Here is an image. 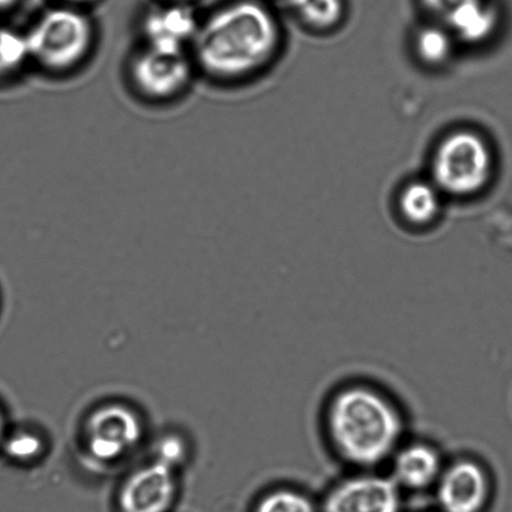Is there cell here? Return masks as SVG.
Returning a JSON list of instances; mask_svg holds the SVG:
<instances>
[{
	"label": "cell",
	"instance_id": "22",
	"mask_svg": "<svg viewBox=\"0 0 512 512\" xmlns=\"http://www.w3.org/2000/svg\"><path fill=\"white\" fill-rule=\"evenodd\" d=\"M19 3V0H0V10H8L15 7Z\"/></svg>",
	"mask_w": 512,
	"mask_h": 512
},
{
	"label": "cell",
	"instance_id": "25",
	"mask_svg": "<svg viewBox=\"0 0 512 512\" xmlns=\"http://www.w3.org/2000/svg\"><path fill=\"white\" fill-rule=\"evenodd\" d=\"M281 2L288 4L289 0H281Z\"/></svg>",
	"mask_w": 512,
	"mask_h": 512
},
{
	"label": "cell",
	"instance_id": "11",
	"mask_svg": "<svg viewBox=\"0 0 512 512\" xmlns=\"http://www.w3.org/2000/svg\"><path fill=\"white\" fill-rule=\"evenodd\" d=\"M389 464V476L400 490L423 491L435 488L446 463L438 448L419 440L404 441Z\"/></svg>",
	"mask_w": 512,
	"mask_h": 512
},
{
	"label": "cell",
	"instance_id": "15",
	"mask_svg": "<svg viewBox=\"0 0 512 512\" xmlns=\"http://www.w3.org/2000/svg\"><path fill=\"white\" fill-rule=\"evenodd\" d=\"M454 39L449 29L441 25H428L416 34V54L425 64H443L453 53Z\"/></svg>",
	"mask_w": 512,
	"mask_h": 512
},
{
	"label": "cell",
	"instance_id": "18",
	"mask_svg": "<svg viewBox=\"0 0 512 512\" xmlns=\"http://www.w3.org/2000/svg\"><path fill=\"white\" fill-rule=\"evenodd\" d=\"M45 443L42 436L33 431H17L4 441V453L19 463H33L42 458Z\"/></svg>",
	"mask_w": 512,
	"mask_h": 512
},
{
	"label": "cell",
	"instance_id": "21",
	"mask_svg": "<svg viewBox=\"0 0 512 512\" xmlns=\"http://www.w3.org/2000/svg\"><path fill=\"white\" fill-rule=\"evenodd\" d=\"M60 4L72 5V7L83 8L88 7V5H92L97 3L98 0H59Z\"/></svg>",
	"mask_w": 512,
	"mask_h": 512
},
{
	"label": "cell",
	"instance_id": "14",
	"mask_svg": "<svg viewBox=\"0 0 512 512\" xmlns=\"http://www.w3.org/2000/svg\"><path fill=\"white\" fill-rule=\"evenodd\" d=\"M289 7L309 27L328 30L343 19V0H289Z\"/></svg>",
	"mask_w": 512,
	"mask_h": 512
},
{
	"label": "cell",
	"instance_id": "17",
	"mask_svg": "<svg viewBox=\"0 0 512 512\" xmlns=\"http://www.w3.org/2000/svg\"><path fill=\"white\" fill-rule=\"evenodd\" d=\"M254 512H316V506L303 491L284 486L261 496Z\"/></svg>",
	"mask_w": 512,
	"mask_h": 512
},
{
	"label": "cell",
	"instance_id": "13",
	"mask_svg": "<svg viewBox=\"0 0 512 512\" xmlns=\"http://www.w3.org/2000/svg\"><path fill=\"white\" fill-rule=\"evenodd\" d=\"M441 193L434 183L425 180L406 185L399 198L401 215L414 225L434 222L441 208Z\"/></svg>",
	"mask_w": 512,
	"mask_h": 512
},
{
	"label": "cell",
	"instance_id": "2",
	"mask_svg": "<svg viewBox=\"0 0 512 512\" xmlns=\"http://www.w3.org/2000/svg\"><path fill=\"white\" fill-rule=\"evenodd\" d=\"M323 420L331 450L354 470H375L389 463L405 441L400 406L369 383L355 381L335 390L325 405Z\"/></svg>",
	"mask_w": 512,
	"mask_h": 512
},
{
	"label": "cell",
	"instance_id": "20",
	"mask_svg": "<svg viewBox=\"0 0 512 512\" xmlns=\"http://www.w3.org/2000/svg\"><path fill=\"white\" fill-rule=\"evenodd\" d=\"M468 2L469 0H421L426 12L443 20L444 23L451 17V14Z\"/></svg>",
	"mask_w": 512,
	"mask_h": 512
},
{
	"label": "cell",
	"instance_id": "10",
	"mask_svg": "<svg viewBox=\"0 0 512 512\" xmlns=\"http://www.w3.org/2000/svg\"><path fill=\"white\" fill-rule=\"evenodd\" d=\"M177 470L152 459L134 470L119 491L120 512H168L177 498Z\"/></svg>",
	"mask_w": 512,
	"mask_h": 512
},
{
	"label": "cell",
	"instance_id": "16",
	"mask_svg": "<svg viewBox=\"0 0 512 512\" xmlns=\"http://www.w3.org/2000/svg\"><path fill=\"white\" fill-rule=\"evenodd\" d=\"M30 64V54L25 32L0 27V78L18 73Z\"/></svg>",
	"mask_w": 512,
	"mask_h": 512
},
{
	"label": "cell",
	"instance_id": "5",
	"mask_svg": "<svg viewBox=\"0 0 512 512\" xmlns=\"http://www.w3.org/2000/svg\"><path fill=\"white\" fill-rule=\"evenodd\" d=\"M197 69L190 54L167 53L139 45L127 64L133 92L145 102L164 104L187 92Z\"/></svg>",
	"mask_w": 512,
	"mask_h": 512
},
{
	"label": "cell",
	"instance_id": "8",
	"mask_svg": "<svg viewBox=\"0 0 512 512\" xmlns=\"http://www.w3.org/2000/svg\"><path fill=\"white\" fill-rule=\"evenodd\" d=\"M401 490L390 476L354 470L331 486L323 512H400Z\"/></svg>",
	"mask_w": 512,
	"mask_h": 512
},
{
	"label": "cell",
	"instance_id": "19",
	"mask_svg": "<svg viewBox=\"0 0 512 512\" xmlns=\"http://www.w3.org/2000/svg\"><path fill=\"white\" fill-rule=\"evenodd\" d=\"M188 458V446L178 435H165L155 445L153 459L177 470Z\"/></svg>",
	"mask_w": 512,
	"mask_h": 512
},
{
	"label": "cell",
	"instance_id": "1",
	"mask_svg": "<svg viewBox=\"0 0 512 512\" xmlns=\"http://www.w3.org/2000/svg\"><path fill=\"white\" fill-rule=\"evenodd\" d=\"M278 20L259 0H233L200 19L190 58L210 82L233 84L259 73L280 47Z\"/></svg>",
	"mask_w": 512,
	"mask_h": 512
},
{
	"label": "cell",
	"instance_id": "24",
	"mask_svg": "<svg viewBox=\"0 0 512 512\" xmlns=\"http://www.w3.org/2000/svg\"><path fill=\"white\" fill-rule=\"evenodd\" d=\"M174 2L192 3V0H174Z\"/></svg>",
	"mask_w": 512,
	"mask_h": 512
},
{
	"label": "cell",
	"instance_id": "23",
	"mask_svg": "<svg viewBox=\"0 0 512 512\" xmlns=\"http://www.w3.org/2000/svg\"><path fill=\"white\" fill-rule=\"evenodd\" d=\"M4 439V418L2 411H0V443H2Z\"/></svg>",
	"mask_w": 512,
	"mask_h": 512
},
{
	"label": "cell",
	"instance_id": "7",
	"mask_svg": "<svg viewBox=\"0 0 512 512\" xmlns=\"http://www.w3.org/2000/svg\"><path fill=\"white\" fill-rule=\"evenodd\" d=\"M200 19L190 3L160 0L139 20V45L160 52L190 54Z\"/></svg>",
	"mask_w": 512,
	"mask_h": 512
},
{
	"label": "cell",
	"instance_id": "3",
	"mask_svg": "<svg viewBox=\"0 0 512 512\" xmlns=\"http://www.w3.org/2000/svg\"><path fill=\"white\" fill-rule=\"evenodd\" d=\"M30 64L43 73L67 75L87 62L97 45V28L85 9L59 4L44 10L25 30Z\"/></svg>",
	"mask_w": 512,
	"mask_h": 512
},
{
	"label": "cell",
	"instance_id": "4",
	"mask_svg": "<svg viewBox=\"0 0 512 512\" xmlns=\"http://www.w3.org/2000/svg\"><path fill=\"white\" fill-rule=\"evenodd\" d=\"M494 170L493 152L479 133L469 129L446 135L436 148L431 175L441 193L469 197L481 192Z\"/></svg>",
	"mask_w": 512,
	"mask_h": 512
},
{
	"label": "cell",
	"instance_id": "9",
	"mask_svg": "<svg viewBox=\"0 0 512 512\" xmlns=\"http://www.w3.org/2000/svg\"><path fill=\"white\" fill-rule=\"evenodd\" d=\"M435 493L443 512H481L491 496L490 471L479 460L455 459L445 464Z\"/></svg>",
	"mask_w": 512,
	"mask_h": 512
},
{
	"label": "cell",
	"instance_id": "12",
	"mask_svg": "<svg viewBox=\"0 0 512 512\" xmlns=\"http://www.w3.org/2000/svg\"><path fill=\"white\" fill-rule=\"evenodd\" d=\"M446 25L454 38L480 44L493 37L499 25V10L491 0H469L451 14Z\"/></svg>",
	"mask_w": 512,
	"mask_h": 512
},
{
	"label": "cell",
	"instance_id": "6",
	"mask_svg": "<svg viewBox=\"0 0 512 512\" xmlns=\"http://www.w3.org/2000/svg\"><path fill=\"white\" fill-rule=\"evenodd\" d=\"M143 433V423L137 411L124 404H105L85 420V450L98 463H117L138 448Z\"/></svg>",
	"mask_w": 512,
	"mask_h": 512
}]
</instances>
